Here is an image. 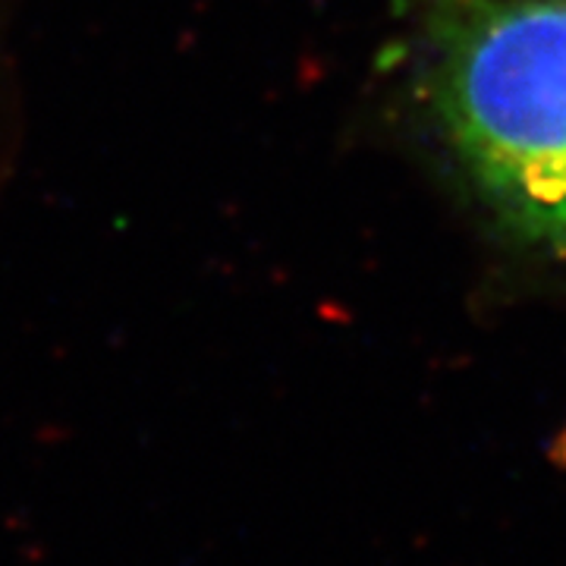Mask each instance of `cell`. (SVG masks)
<instances>
[{
  "instance_id": "cell-1",
  "label": "cell",
  "mask_w": 566,
  "mask_h": 566,
  "mask_svg": "<svg viewBox=\"0 0 566 566\" xmlns=\"http://www.w3.org/2000/svg\"><path fill=\"white\" fill-rule=\"evenodd\" d=\"M428 88L469 174L566 255V0H428Z\"/></svg>"
}]
</instances>
